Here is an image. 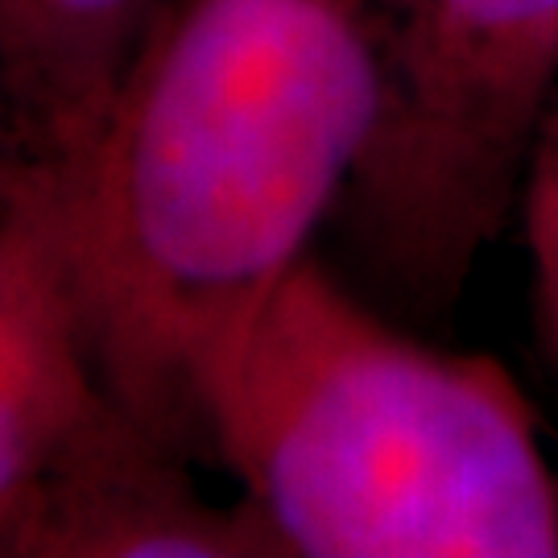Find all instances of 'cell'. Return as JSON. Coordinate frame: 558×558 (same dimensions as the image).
<instances>
[{"mask_svg": "<svg viewBox=\"0 0 558 558\" xmlns=\"http://www.w3.org/2000/svg\"><path fill=\"white\" fill-rule=\"evenodd\" d=\"M518 211L525 220L530 260H534V299H538V323L550 356L558 360V96L542 120L525 179H521Z\"/></svg>", "mask_w": 558, "mask_h": 558, "instance_id": "7", "label": "cell"}, {"mask_svg": "<svg viewBox=\"0 0 558 558\" xmlns=\"http://www.w3.org/2000/svg\"><path fill=\"white\" fill-rule=\"evenodd\" d=\"M9 558H278L260 521L216 509L182 447L112 401L41 480Z\"/></svg>", "mask_w": 558, "mask_h": 558, "instance_id": "4", "label": "cell"}, {"mask_svg": "<svg viewBox=\"0 0 558 558\" xmlns=\"http://www.w3.org/2000/svg\"><path fill=\"white\" fill-rule=\"evenodd\" d=\"M161 0H0V174H50L117 96Z\"/></svg>", "mask_w": 558, "mask_h": 558, "instance_id": "6", "label": "cell"}, {"mask_svg": "<svg viewBox=\"0 0 558 558\" xmlns=\"http://www.w3.org/2000/svg\"><path fill=\"white\" fill-rule=\"evenodd\" d=\"M389 108L352 182L368 257L451 302L518 207L558 96V0H377Z\"/></svg>", "mask_w": 558, "mask_h": 558, "instance_id": "3", "label": "cell"}, {"mask_svg": "<svg viewBox=\"0 0 558 558\" xmlns=\"http://www.w3.org/2000/svg\"><path fill=\"white\" fill-rule=\"evenodd\" d=\"M195 442L294 558H555L558 476L518 380L302 257L207 356Z\"/></svg>", "mask_w": 558, "mask_h": 558, "instance_id": "2", "label": "cell"}, {"mask_svg": "<svg viewBox=\"0 0 558 558\" xmlns=\"http://www.w3.org/2000/svg\"><path fill=\"white\" fill-rule=\"evenodd\" d=\"M377 0H161L92 141L0 174L75 286L112 398L182 451L207 356L278 286L377 145Z\"/></svg>", "mask_w": 558, "mask_h": 558, "instance_id": "1", "label": "cell"}, {"mask_svg": "<svg viewBox=\"0 0 558 558\" xmlns=\"http://www.w3.org/2000/svg\"><path fill=\"white\" fill-rule=\"evenodd\" d=\"M112 401L54 240L0 186V558L41 480Z\"/></svg>", "mask_w": 558, "mask_h": 558, "instance_id": "5", "label": "cell"}]
</instances>
